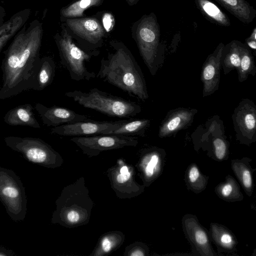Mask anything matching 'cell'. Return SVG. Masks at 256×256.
Wrapping results in <instances>:
<instances>
[{"label":"cell","mask_w":256,"mask_h":256,"mask_svg":"<svg viewBox=\"0 0 256 256\" xmlns=\"http://www.w3.org/2000/svg\"><path fill=\"white\" fill-rule=\"evenodd\" d=\"M88 158L98 156L102 152L136 146L138 138L114 134H102L86 136H76L70 140Z\"/></svg>","instance_id":"30bf717a"},{"label":"cell","mask_w":256,"mask_h":256,"mask_svg":"<svg viewBox=\"0 0 256 256\" xmlns=\"http://www.w3.org/2000/svg\"><path fill=\"white\" fill-rule=\"evenodd\" d=\"M134 38L145 64L152 76L164 59V46L160 41V26L154 12L144 16L136 24Z\"/></svg>","instance_id":"5b68a950"},{"label":"cell","mask_w":256,"mask_h":256,"mask_svg":"<svg viewBox=\"0 0 256 256\" xmlns=\"http://www.w3.org/2000/svg\"><path fill=\"white\" fill-rule=\"evenodd\" d=\"M113 18L112 16L108 14H106L103 18L104 26L107 31L110 30L113 25Z\"/></svg>","instance_id":"d590c367"},{"label":"cell","mask_w":256,"mask_h":256,"mask_svg":"<svg viewBox=\"0 0 256 256\" xmlns=\"http://www.w3.org/2000/svg\"><path fill=\"white\" fill-rule=\"evenodd\" d=\"M216 192L226 201L241 200L243 198L238 182L230 175L226 176L225 182L220 183L216 188Z\"/></svg>","instance_id":"f1b7e54d"},{"label":"cell","mask_w":256,"mask_h":256,"mask_svg":"<svg viewBox=\"0 0 256 256\" xmlns=\"http://www.w3.org/2000/svg\"><path fill=\"white\" fill-rule=\"evenodd\" d=\"M242 44L238 40H233L224 46L222 54L221 66L225 74L234 70L238 69Z\"/></svg>","instance_id":"d4e9b609"},{"label":"cell","mask_w":256,"mask_h":256,"mask_svg":"<svg viewBox=\"0 0 256 256\" xmlns=\"http://www.w3.org/2000/svg\"><path fill=\"white\" fill-rule=\"evenodd\" d=\"M196 112V109L186 108L170 110L160 126L158 136L161 138L170 136L188 127Z\"/></svg>","instance_id":"ac0fdd59"},{"label":"cell","mask_w":256,"mask_h":256,"mask_svg":"<svg viewBox=\"0 0 256 256\" xmlns=\"http://www.w3.org/2000/svg\"><path fill=\"white\" fill-rule=\"evenodd\" d=\"M114 51L100 61L96 76L129 95L144 101L148 98L142 70L130 52L124 44H111Z\"/></svg>","instance_id":"7a4b0ae2"},{"label":"cell","mask_w":256,"mask_h":256,"mask_svg":"<svg viewBox=\"0 0 256 256\" xmlns=\"http://www.w3.org/2000/svg\"><path fill=\"white\" fill-rule=\"evenodd\" d=\"M149 248L146 244L140 242H134L125 248L124 256H148Z\"/></svg>","instance_id":"d6a6232c"},{"label":"cell","mask_w":256,"mask_h":256,"mask_svg":"<svg viewBox=\"0 0 256 256\" xmlns=\"http://www.w3.org/2000/svg\"><path fill=\"white\" fill-rule=\"evenodd\" d=\"M229 12L245 24L256 17V10L246 0H214Z\"/></svg>","instance_id":"7402d4cb"},{"label":"cell","mask_w":256,"mask_h":256,"mask_svg":"<svg viewBox=\"0 0 256 256\" xmlns=\"http://www.w3.org/2000/svg\"><path fill=\"white\" fill-rule=\"evenodd\" d=\"M106 172L110 186L119 198H132L144 192L145 186L138 184L135 180L134 167L123 158L118 159L116 164Z\"/></svg>","instance_id":"9c48e42d"},{"label":"cell","mask_w":256,"mask_h":256,"mask_svg":"<svg viewBox=\"0 0 256 256\" xmlns=\"http://www.w3.org/2000/svg\"><path fill=\"white\" fill-rule=\"evenodd\" d=\"M6 144L20 153L28 161L50 168L62 166V156L43 140L34 138L8 136L4 138Z\"/></svg>","instance_id":"8992f818"},{"label":"cell","mask_w":256,"mask_h":256,"mask_svg":"<svg viewBox=\"0 0 256 256\" xmlns=\"http://www.w3.org/2000/svg\"><path fill=\"white\" fill-rule=\"evenodd\" d=\"M224 45L220 42L204 61L200 76L203 84V97L213 94L218 89L221 69V58Z\"/></svg>","instance_id":"5bb4252c"},{"label":"cell","mask_w":256,"mask_h":256,"mask_svg":"<svg viewBox=\"0 0 256 256\" xmlns=\"http://www.w3.org/2000/svg\"><path fill=\"white\" fill-rule=\"evenodd\" d=\"M56 73V64L50 56L40 58L32 90L41 91L52 82Z\"/></svg>","instance_id":"603a6c76"},{"label":"cell","mask_w":256,"mask_h":256,"mask_svg":"<svg viewBox=\"0 0 256 256\" xmlns=\"http://www.w3.org/2000/svg\"><path fill=\"white\" fill-rule=\"evenodd\" d=\"M5 16V10L4 9L0 6V22L3 23L4 22V18Z\"/></svg>","instance_id":"74e56055"},{"label":"cell","mask_w":256,"mask_h":256,"mask_svg":"<svg viewBox=\"0 0 256 256\" xmlns=\"http://www.w3.org/2000/svg\"><path fill=\"white\" fill-rule=\"evenodd\" d=\"M33 110V107L30 104L18 106L6 113L4 117V122L12 126H28L40 128V124Z\"/></svg>","instance_id":"d6986e66"},{"label":"cell","mask_w":256,"mask_h":256,"mask_svg":"<svg viewBox=\"0 0 256 256\" xmlns=\"http://www.w3.org/2000/svg\"><path fill=\"white\" fill-rule=\"evenodd\" d=\"M196 8L212 23L229 26L231 23L227 15L210 0H194Z\"/></svg>","instance_id":"cb8c5ba5"},{"label":"cell","mask_w":256,"mask_h":256,"mask_svg":"<svg viewBox=\"0 0 256 256\" xmlns=\"http://www.w3.org/2000/svg\"><path fill=\"white\" fill-rule=\"evenodd\" d=\"M102 0H79L62 10L63 16L66 18L80 17L84 11L92 6H97Z\"/></svg>","instance_id":"1f68e13d"},{"label":"cell","mask_w":256,"mask_h":256,"mask_svg":"<svg viewBox=\"0 0 256 256\" xmlns=\"http://www.w3.org/2000/svg\"><path fill=\"white\" fill-rule=\"evenodd\" d=\"M16 254L14 251L8 249L4 246H0V256H16Z\"/></svg>","instance_id":"8d00e7d4"},{"label":"cell","mask_w":256,"mask_h":256,"mask_svg":"<svg viewBox=\"0 0 256 256\" xmlns=\"http://www.w3.org/2000/svg\"><path fill=\"white\" fill-rule=\"evenodd\" d=\"M132 2H134L138 1V0H131Z\"/></svg>","instance_id":"f35d334b"},{"label":"cell","mask_w":256,"mask_h":256,"mask_svg":"<svg viewBox=\"0 0 256 256\" xmlns=\"http://www.w3.org/2000/svg\"><path fill=\"white\" fill-rule=\"evenodd\" d=\"M208 178L203 175L197 166L192 164L188 168L186 173V180L188 188L194 192L204 190L208 184Z\"/></svg>","instance_id":"4dcf8cb0"},{"label":"cell","mask_w":256,"mask_h":256,"mask_svg":"<svg viewBox=\"0 0 256 256\" xmlns=\"http://www.w3.org/2000/svg\"><path fill=\"white\" fill-rule=\"evenodd\" d=\"M237 72L240 82L245 81L249 75L254 76L256 73L254 56L250 48L243 43L242 45L240 65Z\"/></svg>","instance_id":"f546056e"},{"label":"cell","mask_w":256,"mask_h":256,"mask_svg":"<svg viewBox=\"0 0 256 256\" xmlns=\"http://www.w3.org/2000/svg\"><path fill=\"white\" fill-rule=\"evenodd\" d=\"M125 240L122 232L113 230L105 232L99 238L98 242L90 254V256L108 255L118 250Z\"/></svg>","instance_id":"ffe728a7"},{"label":"cell","mask_w":256,"mask_h":256,"mask_svg":"<svg viewBox=\"0 0 256 256\" xmlns=\"http://www.w3.org/2000/svg\"><path fill=\"white\" fill-rule=\"evenodd\" d=\"M214 154L218 160H223L228 155L227 142L221 138H216L212 142Z\"/></svg>","instance_id":"836d02e7"},{"label":"cell","mask_w":256,"mask_h":256,"mask_svg":"<svg viewBox=\"0 0 256 256\" xmlns=\"http://www.w3.org/2000/svg\"><path fill=\"white\" fill-rule=\"evenodd\" d=\"M55 204L52 223L69 228L87 224L94 205L82 176L63 188Z\"/></svg>","instance_id":"3957f363"},{"label":"cell","mask_w":256,"mask_h":256,"mask_svg":"<svg viewBox=\"0 0 256 256\" xmlns=\"http://www.w3.org/2000/svg\"><path fill=\"white\" fill-rule=\"evenodd\" d=\"M162 150L152 147L142 150L136 166L143 185L149 186L160 175L163 164Z\"/></svg>","instance_id":"9a60e30c"},{"label":"cell","mask_w":256,"mask_h":256,"mask_svg":"<svg viewBox=\"0 0 256 256\" xmlns=\"http://www.w3.org/2000/svg\"><path fill=\"white\" fill-rule=\"evenodd\" d=\"M34 108L43 124L48 126L56 127L89 119L86 115L78 114L62 106L48 107L42 104L36 103Z\"/></svg>","instance_id":"e0dca14e"},{"label":"cell","mask_w":256,"mask_h":256,"mask_svg":"<svg viewBox=\"0 0 256 256\" xmlns=\"http://www.w3.org/2000/svg\"><path fill=\"white\" fill-rule=\"evenodd\" d=\"M150 120L148 119L124 120L120 126L112 131L110 134L143 136L150 126Z\"/></svg>","instance_id":"83f0119b"},{"label":"cell","mask_w":256,"mask_h":256,"mask_svg":"<svg viewBox=\"0 0 256 256\" xmlns=\"http://www.w3.org/2000/svg\"><path fill=\"white\" fill-rule=\"evenodd\" d=\"M2 24V22H0V25L1 24Z\"/></svg>","instance_id":"ab89813d"},{"label":"cell","mask_w":256,"mask_h":256,"mask_svg":"<svg viewBox=\"0 0 256 256\" xmlns=\"http://www.w3.org/2000/svg\"><path fill=\"white\" fill-rule=\"evenodd\" d=\"M65 96L86 108L110 116L128 118L140 113L142 108L136 103L93 88L88 92L74 90Z\"/></svg>","instance_id":"277c9868"},{"label":"cell","mask_w":256,"mask_h":256,"mask_svg":"<svg viewBox=\"0 0 256 256\" xmlns=\"http://www.w3.org/2000/svg\"><path fill=\"white\" fill-rule=\"evenodd\" d=\"M236 138L249 144L256 138V106L252 101L244 99L235 108L232 116Z\"/></svg>","instance_id":"8fae6325"},{"label":"cell","mask_w":256,"mask_h":256,"mask_svg":"<svg viewBox=\"0 0 256 256\" xmlns=\"http://www.w3.org/2000/svg\"><path fill=\"white\" fill-rule=\"evenodd\" d=\"M123 121H96L88 119L52 127L51 133L60 136L74 137L110 134L112 131L116 129Z\"/></svg>","instance_id":"7c38bea8"},{"label":"cell","mask_w":256,"mask_h":256,"mask_svg":"<svg viewBox=\"0 0 256 256\" xmlns=\"http://www.w3.org/2000/svg\"><path fill=\"white\" fill-rule=\"evenodd\" d=\"M232 168L246 194L250 196L254 184L252 168L248 160H246V158L233 160L232 161Z\"/></svg>","instance_id":"4316f807"},{"label":"cell","mask_w":256,"mask_h":256,"mask_svg":"<svg viewBox=\"0 0 256 256\" xmlns=\"http://www.w3.org/2000/svg\"><path fill=\"white\" fill-rule=\"evenodd\" d=\"M30 10L26 8L14 14L8 20L0 25V51L28 20Z\"/></svg>","instance_id":"44dd1931"},{"label":"cell","mask_w":256,"mask_h":256,"mask_svg":"<svg viewBox=\"0 0 256 256\" xmlns=\"http://www.w3.org/2000/svg\"><path fill=\"white\" fill-rule=\"evenodd\" d=\"M184 232L196 252L201 256H215L210 243L208 234L204 228L192 215H186L182 219Z\"/></svg>","instance_id":"2e32d148"},{"label":"cell","mask_w":256,"mask_h":256,"mask_svg":"<svg viewBox=\"0 0 256 256\" xmlns=\"http://www.w3.org/2000/svg\"><path fill=\"white\" fill-rule=\"evenodd\" d=\"M42 24L37 20L26 24L14 36L2 62L0 100L32 89L40 58Z\"/></svg>","instance_id":"6da1fadb"},{"label":"cell","mask_w":256,"mask_h":256,"mask_svg":"<svg viewBox=\"0 0 256 256\" xmlns=\"http://www.w3.org/2000/svg\"><path fill=\"white\" fill-rule=\"evenodd\" d=\"M70 28L86 42V50L97 52L94 50L101 46L104 30L100 22L94 18L68 20Z\"/></svg>","instance_id":"4fadbf2b"},{"label":"cell","mask_w":256,"mask_h":256,"mask_svg":"<svg viewBox=\"0 0 256 256\" xmlns=\"http://www.w3.org/2000/svg\"><path fill=\"white\" fill-rule=\"evenodd\" d=\"M56 40L61 63L68 70L71 79L88 81L96 77L94 72L86 68L85 62H89L92 56L98 55V52H88L82 49L66 32L56 36Z\"/></svg>","instance_id":"ba28073f"},{"label":"cell","mask_w":256,"mask_h":256,"mask_svg":"<svg viewBox=\"0 0 256 256\" xmlns=\"http://www.w3.org/2000/svg\"><path fill=\"white\" fill-rule=\"evenodd\" d=\"M210 234L218 248L226 252H232L236 248L237 244L236 237L232 232L224 226L216 223H212Z\"/></svg>","instance_id":"484cf974"},{"label":"cell","mask_w":256,"mask_h":256,"mask_svg":"<svg viewBox=\"0 0 256 256\" xmlns=\"http://www.w3.org/2000/svg\"><path fill=\"white\" fill-rule=\"evenodd\" d=\"M0 200L13 220H24L27 210L24 187L15 172L0 166Z\"/></svg>","instance_id":"52a82bcc"},{"label":"cell","mask_w":256,"mask_h":256,"mask_svg":"<svg viewBox=\"0 0 256 256\" xmlns=\"http://www.w3.org/2000/svg\"><path fill=\"white\" fill-rule=\"evenodd\" d=\"M250 48L256 50V27H255L249 37L246 39L245 44Z\"/></svg>","instance_id":"e575fe53"}]
</instances>
